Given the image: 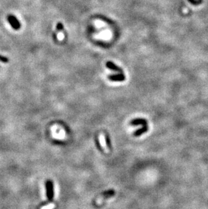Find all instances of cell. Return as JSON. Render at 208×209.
<instances>
[{"instance_id": "1", "label": "cell", "mask_w": 208, "mask_h": 209, "mask_svg": "<svg viewBox=\"0 0 208 209\" xmlns=\"http://www.w3.org/2000/svg\"><path fill=\"white\" fill-rule=\"evenodd\" d=\"M46 188H47V196L50 201H51L54 198V185L51 181H47L46 183Z\"/></svg>"}, {"instance_id": "2", "label": "cell", "mask_w": 208, "mask_h": 209, "mask_svg": "<svg viewBox=\"0 0 208 209\" xmlns=\"http://www.w3.org/2000/svg\"><path fill=\"white\" fill-rule=\"evenodd\" d=\"M8 20H9L10 23L14 29H18L21 27V24L18 21V20L16 18V17L14 16H8Z\"/></svg>"}, {"instance_id": "3", "label": "cell", "mask_w": 208, "mask_h": 209, "mask_svg": "<svg viewBox=\"0 0 208 209\" xmlns=\"http://www.w3.org/2000/svg\"><path fill=\"white\" fill-rule=\"evenodd\" d=\"M125 76L122 72H121L120 74L118 75H109L108 77V79L112 81H124L125 80Z\"/></svg>"}, {"instance_id": "4", "label": "cell", "mask_w": 208, "mask_h": 209, "mask_svg": "<svg viewBox=\"0 0 208 209\" xmlns=\"http://www.w3.org/2000/svg\"><path fill=\"white\" fill-rule=\"evenodd\" d=\"M106 67L108 68L109 69H111L112 71H115V72H122V68H120V67H118V66H116L113 62H111V61H108V62H106Z\"/></svg>"}, {"instance_id": "5", "label": "cell", "mask_w": 208, "mask_h": 209, "mask_svg": "<svg viewBox=\"0 0 208 209\" xmlns=\"http://www.w3.org/2000/svg\"><path fill=\"white\" fill-rule=\"evenodd\" d=\"M131 124L132 125H138V124H143V125H146L147 121L145 119H142V118H137V119H135L131 122Z\"/></svg>"}, {"instance_id": "6", "label": "cell", "mask_w": 208, "mask_h": 209, "mask_svg": "<svg viewBox=\"0 0 208 209\" xmlns=\"http://www.w3.org/2000/svg\"><path fill=\"white\" fill-rule=\"evenodd\" d=\"M114 195H115V191L114 190H109V191H105V192L102 193V200L108 198H111V197L114 196Z\"/></svg>"}, {"instance_id": "7", "label": "cell", "mask_w": 208, "mask_h": 209, "mask_svg": "<svg viewBox=\"0 0 208 209\" xmlns=\"http://www.w3.org/2000/svg\"><path fill=\"white\" fill-rule=\"evenodd\" d=\"M147 130H148V127H147V125H144V127H142V128L137 130V131H135L134 133V135L136 136V137H138V136H140L142 134H143L144 133L147 132Z\"/></svg>"}, {"instance_id": "8", "label": "cell", "mask_w": 208, "mask_h": 209, "mask_svg": "<svg viewBox=\"0 0 208 209\" xmlns=\"http://www.w3.org/2000/svg\"><path fill=\"white\" fill-rule=\"evenodd\" d=\"M99 141H100V144H101V145H102V146L107 151L108 148H107V146H106V143L105 136H104L103 135H101L99 136Z\"/></svg>"}, {"instance_id": "9", "label": "cell", "mask_w": 208, "mask_h": 209, "mask_svg": "<svg viewBox=\"0 0 208 209\" xmlns=\"http://www.w3.org/2000/svg\"><path fill=\"white\" fill-rule=\"evenodd\" d=\"M56 28H57V31H62V30L63 29V25L62 23L59 22V23H57V24Z\"/></svg>"}, {"instance_id": "10", "label": "cell", "mask_w": 208, "mask_h": 209, "mask_svg": "<svg viewBox=\"0 0 208 209\" xmlns=\"http://www.w3.org/2000/svg\"><path fill=\"white\" fill-rule=\"evenodd\" d=\"M0 61H2V62H8V59L7 58H5L4 56H0Z\"/></svg>"}, {"instance_id": "11", "label": "cell", "mask_w": 208, "mask_h": 209, "mask_svg": "<svg viewBox=\"0 0 208 209\" xmlns=\"http://www.w3.org/2000/svg\"><path fill=\"white\" fill-rule=\"evenodd\" d=\"M54 207H55V205H54V204H50V205L47 206V207H43L42 209H52Z\"/></svg>"}]
</instances>
